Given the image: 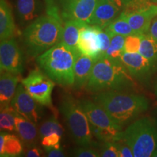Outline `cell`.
<instances>
[{
    "label": "cell",
    "mask_w": 157,
    "mask_h": 157,
    "mask_svg": "<svg viewBox=\"0 0 157 157\" xmlns=\"http://www.w3.org/2000/svg\"><path fill=\"white\" fill-rule=\"evenodd\" d=\"M19 76L7 71H2L0 77V107L1 110L11 106L16 92Z\"/></svg>",
    "instance_id": "d6986e66"
},
{
    "label": "cell",
    "mask_w": 157,
    "mask_h": 157,
    "mask_svg": "<svg viewBox=\"0 0 157 157\" xmlns=\"http://www.w3.org/2000/svg\"><path fill=\"white\" fill-rule=\"evenodd\" d=\"M15 25L13 10L7 0H0V38L2 40L13 38Z\"/></svg>",
    "instance_id": "44dd1931"
},
{
    "label": "cell",
    "mask_w": 157,
    "mask_h": 157,
    "mask_svg": "<svg viewBox=\"0 0 157 157\" xmlns=\"http://www.w3.org/2000/svg\"><path fill=\"white\" fill-rule=\"evenodd\" d=\"M120 7L111 0H98L90 25L105 29L121 13Z\"/></svg>",
    "instance_id": "9a60e30c"
},
{
    "label": "cell",
    "mask_w": 157,
    "mask_h": 157,
    "mask_svg": "<svg viewBox=\"0 0 157 157\" xmlns=\"http://www.w3.org/2000/svg\"><path fill=\"white\" fill-rule=\"evenodd\" d=\"M140 34H132L126 36L124 42V52H137L140 46Z\"/></svg>",
    "instance_id": "83f0119b"
},
{
    "label": "cell",
    "mask_w": 157,
    "mask_h": 157,
    "mask_svg": "<svg viewBox=\"0 0 157 157\" xmlns=\"http://www.w3.org/2000/svg\"><path fill=\"white\" fill-rule=\"evenodd\" d=\"M100 155L102 157H120L115 142H105Z\"/></svg>",
    "instance_id": "4dcf8cb0"
},
{
    "label": "cell",
    "mask_w": 157,
    "mask_h": 157,
    "mask_svg": "<svg viewBox=\"0 0 157 157\" xmlns=\"http://www.w3.org/2000/svg\"><path fill=\"white\" fill-rule=\"evenodd\" d=\"M109 34H118L124 36H128L129 35L134 34V31L131 28L127 19L123 15H120L115 18L108 26L103 29Z\"/></svg>",
    "instance_id": "cb8c5ba5"
},
{
    "label": "cell",
    "mask_w": 157,
    "mask_h": 157,
    "mask_svg": "<svg viewBox=\"0 0 157 157\" xmlns=\"http://www.w3.org/2000/svg\"><path fill=\"white\" fill-rule=\"evenodd\" d=\"M125 38L126 37L121 35H111V44L106 51L105 58L112 60H121V56L124 52Z\"/></svg>",
    "instance_id": "d4e9b609"
},
{
    "label": "cell",
    "mask_w": 157,
    "mask_h": 157,
    "mask_svg": "<svg viewBox=\"0 0 157 157\" xmlns=\"http://www.w3.org/2000/svg\"><path fill=\"white\" fill-rule=\"evenodd\" d=\"M132 77L121 60L99 58L95 61L85 88L93 93L123 91L134 87L135 84Z\"/></svg>",
    "instance_id": "7a4b0ae2"
},
{
    "label": "cell",
    "mask_w": 157,
    "mask_h": 157,
    "mask_svg": "<svg viewBox=\"0 0 157 157\" xmlns=\"http://www.w3.org/2000/svg\"><path fill=\"white\" fill-rule=\"evenodd\" d=\"M152 156L154 157H157V148L155 149V151H154V153H153V155Z\"/></svg>",
    "instance_id": "ab89813d"
},
{
    "label": "cell",
    "mask_w": 157,
    "mask_h": 157,
    "mask_svg": "<svg viewBox=\"0 0 157 157\" xmlns=\"http://www.w3.org/2000/svg\"><path fill=\"white\" fill-rule=\"evenodd\" d=\"M58 109L62 113L70 134L76 144L83 147L95 145L90 123L80 105L79 101L70 94H65L60 99Z\"/></svg>",
    "instance_id": "5b68a950"
},
{
    "label": "cell",
    "mask_w": 157,
    "mask_h": 157,
    "mask_svg": "<svg viewBox=\"0 0 157 157\" xmlns=\"http://www.w3.org/2000/svg\"><path fill=\"white\" fill-rule=\"evenodd\" d=\"M28 93L42 105L53 109L52 93L55 82L41 69L31 70L21 82Z\"/></svg>",
    "instance_id": "9c48e42d"
},
{
    "label": "cell",
    "mask_w": 157,
    "mask_h": 157,
    "mask_svg": "<svg viewBox=\"0 0 157 157\" xmlns=\"http://www.w3.org/2000/svg\"><path fill=\"white\" fill-rule=\"evenodd\" d=\"M95 61V59L82 53L76 59L74 65V89L79 90L86 87Z\"/></svg>",
    "instance_id": "ac0fdd59"
},
{
    "label": "cell",
    "mask_w": 157,
    "mask_h": 157,
    "mask_svg": "<svg viewBox=\"0 0 157 157\" xmlns=\"http://www.w3.org/2000/svg\"><path fill=\"white\" fill-rule=\"evenodd\" d=\"M151 2L153 3H155V4H157V0H150Z\"/></svg>",
    "instance_id": "b9f144b4"
},
{
    "label": "cell",
    "mask_w": 157,
    "mask_h": 157,
    "mask_svg": "<svg viewBox=\"0 0 157 157\" xmlns=\"http://www.w3.org/2000/svg\"><path fill=\"white\" fill-rule=\"evenodd\" d=\"M111 1H112L114 3L117 4V5L119 6V7H120L121 9H122L124 6V4L122 0H111Z\"/></svg>",
    "instance_id": "8d00e7d4"
},
{
    "label": "cell",
    "mask_w": 157,
    "mask_h": 157,
    "mask_svg": "<svg viewBox=\"0 0 157 157\" xmlns=\"http://www.w3.org/2000/svg\"><path fill=\"white\" fill-rule=\"evenodd\" d=\"M42 151L40 148H36V146L29 148L25 152V156L27 157H39L42 156Z\"/></svg>",
    "instance_id": "e575fe53"
},
{
    "label": "cell",
    "mask_w": 157,
    "mask_h": 157,
    "mask_svg": "<svg viewBox=\"0 0 157 157\" xmlns=\"http://www.w3.org/2000/svg\"><path fill=\"white\" fill-rule=\"evenodd\" d=\"M121 60L129 74L140 82H146L150 78L154 69L148 59L140 52H124Z\"/></svg>",
    "instance_id": "4fadbf2b"
},
{
    "label": "cell",
    "mask_w": 157,
    "mask_h": 157,
    "mask_svg": "<svg viewBox=\"0 0 157 157\" xmlns=\"http://www.w3.org/2000/svg\"><path fill=\"white\" fill-rule=\"evenodd\" d=\"M71 156L77 157H99L101 155L99 151L91 146H80L79 148H76L72 150Z\"/></svg>",
    "instance_id": "f546056e"
},
{
    "label": "cell",
    "mask_w": 157,
    "mask_h": 157,
    "mask_svg": "<svg viewBox=\"0 0 157 157\" xmlns=\"http://www.w3.org/2000/svg\"><path fill=\"white\" fill-rule=\"evenodd\" d=\"M0 64L1 72L7 71L17 75L23 72L25 64L24 54L13 37L1 41Z\"/></svg>",
    "instance_id": "30bf717a"
},
{
    "label": "cell",
    "mask_w": 157,
    "mask_h": 157,
    "mask_svg": "<svg viewBox=\"0 0 157 157\" xmlns=\"http://www.w3.org/2000/svg\"><path fill=\"white\" fill-rule=\"evenodd\" d=\"M61 136L58 133H52L47 135L42 138V145L45 147H55V148H60V140Z\"/></svg>",
    "instance_id": "1f68e13d"
},
{
    "label": "cell",
    "mask_w": 157,
    "mask_h": 157,
    "mask_svg": "<svg viewBox=\"0 0 157 157\" xmlns=\"http://www.w3.org/2000/svg\"><path fill=\"white\" fill-rule=\"evenodd\" d=\"M80 105L90 123L93 136L102 142H115L121 140V129L96 102L87 99L79 101Z\"/></svg>",
    "instance_id": "52a82bcc"
},
{
    "label": "cell",
    "mask_w": 157,
    "mask_h": 157,
    "mask_svg": "<svg viewBox=\"0 0 157 157\" xmlns=\"http://www.w3.org/2000/svg\"><path fill=\"white\" fill-rule=\"evenodd\" d=\"M42 106L43 105L39 103L28 93L22 83L17 85L15 96L11 103V107L15 112L36 124L42 117Z\"/></svg>",
    "instance_id": "8fae6325"
},
{
    "label": "cell",
    "mask_w": 157,
    "mask_h": 157,
    "mask_svg": "<svg viewBox=\"0 0 157 157\" xmlns=\"http://www.w3.org/2000/svg\"><path fill=\"white\" fill-rule=\"evenodd\" d=\"M79 56L60 42L36 58L41 69L55 83L73 87L74 65Z\"/></svg>",
    "instance_id": "277c9868"
},
{
    "label": "cell",
    "mask_w": 157,
    "mask_h": 157,
    "mask_svg": "<svg viewBox=\"0 0 157 157\" xmlns=\"http://www.w3.org/2000/svg\"><path fill=\"white\" fill-rule=\"evenodd\" d=\"M99 26L86 25L81 29L77 43L78 49L81 53L95 59L100 58L101 43L98 37Z\"/></svg>",
    "instance_id": "5bb4252c"
},
{
    "label": "cell",
    "mask_w": 157,
    "mask_h": 157,
    "mask_svg": "<svg viewBox=\"0 0 157 157\" xmlns=\"http://www.w3.org/2000/svg\"><path fill=\"white\" fill-rule=\"evenodd\" d=\"M154 94L156 95V96L157 97V79L156 82H155L154 84Z\"/></svg>",
    "instance_id": "74e56055"
},
{
    "label": "cell",
    "mask_w": 157,
    "mask_h": 157,
    "mask_svg": "<svg viewBox=\"0 0 157 157\" xmlns=\"http://www.w3.org/2000/svg\"><path fill=\"white\" fill-rule=\"evenodd\" d=\"M121 14L127 19L134 34H147L157 16V4L150 0H130L124 6Z\"/></svg>",
    "instance_id": "ba28073f"
},
{
    "label": "cell",
    "mask_w": 157,
    "mask_h": 157,
    "mask_svg": "<svg viewBox=\"0 0 157 157\" xmlns=\"http://www.w3.org/2000/svg\"><path fill=\"white\" fill-rule=\"evenodd\" d=\"M154 124L155 126V129H156V137H157V117L154 120Z\"/></svg>",
    "instance_id": "f35d334b"
},
{
    "label": "cell",
    "mask_w": 157,
    "mask_h": 157,
    "mask_svg": "<svg viewBox=\"0 0 157 157\" xmlns=\"http://www.w3.org/2000/svg\"><path fill=\"white\" fill-rule=\"evenodd\" d=\"M148 34L157 41V16L153 20L150 29H149Z\"/></svg>",
    "instance_id": "d590c367"
},
{
    "label": "cell",
    "mask_w": 157,
    "mask_h": 157,
    "mask_svg": "<svg viewBox=\"0 0 157 157\" xmlns=\"http://www.w3.org/2000/svg\"><path fill=\"white\" fill-rule=\"evenodd\" d=\"M17 112L11 106L1 110L0 113V127L2 132L15 131V117Z\"/></svg>",
    "instance_id": "4316f807"
},
{
    "label": "cell",
    "mask_w": 157,
    "mask_h": 157,
    "mask_svg": "<svg viewBox=\"0 0 157 157\" xmlns=\"http://www.w3.org/2000/svg\"><path fill=\"white\" fill-rule=\"evenodd\" d=\"M63 25L60 20L47 14L27 25L23 33V42L27 54L37 58L55 44L61 42Z\"/></svg>",
    "instance_id": "3957f363"
},
{
    "label": "cell",
    "mask_w": 157,
    "mask_h": 157,
    "mask_svg": "<svg viewBox=\"0 0 157 157\" xmlns=\"http://www.w3.org/2000/svg\"><path fill=\"white\" fill-rule=\"evenodd\" d=\"M23 153V142L19 137L1 131L0 134V156L17 157Z\"/></svg>",
    "instance_id": "7402d4cb"
},
{
    "label": "cell",
    "mask_w": 157,
    "mask_h": 157,
    "mask_svg": "<svg viewBox=\"0 0 157 157\" xmlns=\"http://www.w3.org/2000/svg\"><path fill=\"white\" fill-rule=\"evenodd\" d=\"M15 132L28 148L36 146L40 138L36 123L25 119L19 113H17L15 117Z\"/></svg>",
    "instance_id": "e0dca14e"
},
{
    "label": "cell",
    "mask_w": 157,
    "mask_h": 157,
    "mask_svg": "<svg viewBox=\"0 0 157 157\" xmlns=\"http://www.w3.org/2000/svg\"><path fill=\"white\" fill-rule=\"evenodd\" d=\"M98 37L101 43V52H100V58H105L106 51L109 49L111 44V36L103 29L100 27L98 30Z\"/></svg>",
    "instance_id": "f1b7e54d"
},
{
    "label": "cell",
    "mask_w": 157,
    "mask_h": 157,
    "mask_svg": "<svg viewBox=\"0 0 157 157\" xmlns=\"http://www.w3.org/2000/svg\"><path fill=\"white\" fill-rule=\"evenodd\" d=\"M97 2L98 0H66L60 13L63 23L73 20L90 25Z\"/></svg>",
    "instance_id": "7c38bea8"
},
{
    "label": "cell",
    "mask_w": 157,
    "mask_h": 157,
    "mask_svg": "<svg viewBox=\"0 0 157 157\" xmlns=\"http://www.w3.org/2000/svg\"><path fill=\"white\" fill-rule=\"evenodd\" d=\"M116 145L119 151L120 157H132L134 156L132 149L122 140L115 141Z\"/></svg>",
    "instance_id": "d6a6232c"
},
{
    "label": "cell",
    "mask_w": 157,
    "mask_h": 157,
    "mask_svg": "<svg viewBox=\"0 0 157 157\" xmlns=\"http://www.w3.org/2000/svg\"><path fill=\"white\" fill-rule=\"evenodd\" d=\"M140 46L139 52L148 59L154 71L157 69V41L148 33L140 34Z\"/></svg>",
    "instance_id": "603a6c76"
},
{
    "label": "cell",
    "mask_w": 157,
    "mask_h": 157,
    "mask_svg": "<svg viewBox=\"0 0 157 157\" xmlns=\"http://www.w3.org/2000/svg\"><path fill=\"white\" fill-rule=\"evenodd\" d=\"M86 25H87V23L73 20H68L63 23L61 42L77 56H80L82 54L77 47L80 31Z\"/></svg>",
    "instance_id": "ffe728a7"
},
{
    "label": "cell",
    "mask_w": 157,
    "mask_h": 157,
    "mask_svg": "<svg viewBox=\"0 0 157 157\" xmlns=\"http://www.w3.org/2000/svg\"><path fill=\"white\" fill-rule=\"evenodd\" d=\"M121 140L130 147L135 157L152 156L157 148L154 121L148 117L137 119L122 132Z\"/></svg>",
    "instance_id": "8992f818"
},
{
    "label": "cell",
    "mask_w": 157,
    "mask_h": 157,
    "mask_svg": "<svg viewBox=\"0 0 157 157\" xmlns=\"http://www.w3.org/2000/svg\"><path fill=\"white\" fill-rule=\"evenodd\" d=\"M122 1H123L124 4V5H125V4H127L129 1H130V0H122Z\"/></svg>",
    "instance_id": "60d3db41"
},
{
    "label": "cell",
    "mask_w": 157,
    "mask_h": 157,
    "mask_svg": "<svg viewBox=\"0 0 157 157\" xmlns=\"http://www.w3.org/2000/svg\"><path fill=\"white\" fill-rule=\"evenodd\" d=\"M63 131V128L58 121L56 115L49 117L48 119L43 121L39 129V137L41 139L52 133H58L62 137Z\"/></svg>",
    "instance_id": "484cf974"
},
{
    "label": "cell",
    "mask_w": 157,
    "mask_h": 157,
    "mask_svg": "<svg viewBox=\"0 0 157 157\" xmlns=\"http://www.w3.org/2000/svg\"><path fill=\"white\" fill-rule=\"evenodd\" d=\"M94 100L121 127L149 108V100L146 96L116 90L98 93L94 96Z\"/></svg>",
    "instance_id": "6da1fadb"
},
{
    "label": "cell",
    "mask_w": 157,
    "mask_h": 157,
    "mask_svg": "<svg viewBox=\"0 0 157 157\" xmlns=\"http://www.w3.org/2000/svg\"><path fill=\"white\" fill-rule=\"evenodd\" d=\"M44 151L47 153V156L49 157H64L66 155L63 149L61 148H55V147H45Z\"/></svg>",
    "instance_id": "836d02e7"
},
{
    "label": "cell",
    "mask_w": 157,
    "mask_h": 157,
    "mask_svg": "<svg viewBox=\"0 0 157 157\" xmlns=\"http://www.w3.org/2000/svg\"><path fill=\"white\" fill-rule=\"evenodd\" d=\"M44 7L43 0H16L15 13L19 25H29L42 16Z\"/></svg>",
    "instance_id": "2e32d148"
}]
</instances>
